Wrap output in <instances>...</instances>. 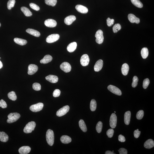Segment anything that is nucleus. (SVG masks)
Returning a JSON list of instances; mask_svg holds the SVG:
<instances>
[{
  "label": "nucleus",
  "instance_id": "1",
  "mask_svg": "<svg viewBox=\"0 0 154 154\" xmlns=\"http://www.w3.org/2000/svg\"><path fill=\"white\" fill-rule=\"evenodd\" d=\"M46 139L48 144L52 146L54 144V135L53 131L48 129L47 130L46 134Z\"/></svg>",
  "mask_w": 154,
  "mask_h": 154
},
{
  "label": "nucleus",
  "instance_id": "2",
  "mask_svg": "<svg viewBox=\"0 0 154 154\" xmlns=\"http://www.w3.org/2000/svg\"><path fill=\"white\" fill-rule=\"evenodd\" d=\"M8 119L7 122L8 123H12L15 122L20 117V115L18 113H10L8 116Z\"/></svg>",
  "mask_w": 154,
  "mask_h": 154
},
{
  "label": "nucleus",
  "instance_id": "3",
  "mask_svg": "<svg viewBox=\"0 0 154 154\" xmlns=\"http://www.w3.org/2000/svg\"><path fill=\"white\" fill-rule=\"evenodd\" d=\"M36 125V122L34 121L29 122L24 127V132L27 133H31L34 130Z\"/></svg>",
  "mask_w": 154,
  "mask_h": 154
},
{
  "label": "nucleus",
  "instance_id": "4",
  "mask_svg": "<svg viewBox=\"0 0 154 154\" xmlns=\"http://www.w3.org/2000/svg\"><path fill=\"white\" fill-rule=\"evenodd\" d=\"M95 37L96 38V41L98 44H101L103 42L104 37L103 32L101 30H98L96 32Z\"/></svg>",
  "mask_w": 154,
  "mask_h": 154
},
{
  "label": "nucleus",
  "instance_id": "5",
  "mask_svg": "<svg viewBox=\"0 0 154 154\" xmlns=\"http://www.w3.org/2000/svg\"><path fill=\"white\" fill-rule=\"evenodd\" d=\"M44 105L42 103L40 102L32 105L30 106V110L33 112H37L42 110L44 107Z\"/></svg>",
  "mask_w": 154,
  "mask_h": 154
},
{
  "label": "nucleus",
  "instance_id": "6",
  "mask_svg": "<svg viewBox=\"0 0 154 154\" xmlns=\"http://www.w3.org/2000/svg\"><path fill=\"white\" fill-rule=\"evenodd\" d=\"M70 107L69 106L66 105L63 107L59 110L56 113L57 116L59 117L62 116L66 114L69 111Z\"/></svg>",
  "mask_w": 154,
  "mask_h": 154
},
{
  "label": "nucleus",
  "instance_id": "7",
  "mask_svg": "<svg viewBox=\"0 0 154 154\" xmlns=\"http://www.w3.org/2000/svg\"><path fill=\"white\" fill-rule=\"evenodd\" d=\"M60 38V36L58 34H54L49 36L46 39L47 43H51L56 42Z\"/></svg>",
  "mask_w": 154,
  "mask_h": 154
},
{
  "label": "nucleus",
  "instance_id": "8",
  "mask_svg": "<svg viewBox=\"0 0 154 154\" xmlns=\"http://www.w3.org/2000/svg\"><path fill=\"white\" fill-rule=\"evenodd\" d=\"M107 88L108 90L113 93L119 96L122 95V92L121 90L116 86L110 85L108 86Z\"/></svg>",
  "mask_w": 154,
  "mask_h": 154
},
{
  "label": "nucleus",
  "instance_id": "9",
  "mask_svg": "<svg viewBox=\"0 0 154 154\" xmlns=\"http://www.w3.org/2000/svg\"><path fill=\"white\" fill-rule=\"evenodd\" d=\"M117 122V116L115 114L113 113L111 115L110 120V125L112 128H114L116 126Z\"/></svg>",
  "mask_w": 154,
  "mask_h": 154
},
{
  "label": "nucleus",
  "instance_id": "10",
  "mask_svg": "<svg viewBox=\"0 0 154 154\" xmlns=\"http://www.w3.org/2000/svg\"><path fill=\"white\" fill-rule=\"evenodd\" d=\"M60 69L65 72V73H68L71 70V67L69 63L67 62H64L60 65Z\"/></svg>",
  "mask_w": 154,
  "mask_h": 154
},
{
  "label": "nucleus",
  "instance_id": "11",
  "mask_svg": "<svg viewBox=\"0 0 154 154\" xmlns=\"http://www.w3.org/2000/svg\"><path fill=\"white\" fill-rule=\"evenodd\" d=\"M89 57L87 54H84L81 57L80 62L83 66H86L89 65Z\"/></svg>",
  "mask_w": 154,
  "mask_h": 154
},
{
  "label": "nucleus",
  "instance_id": "12",
  "mask_svg": "<svg viewBox=\"0 0 154 154\" xmlns=\"http://www.w3.org/2000/svg\"><path fill=\"white\" fill-rule=\"evenodd\" d=\"M38 70L37 66L34 64H30L28 67V74L30 75H33Z\"/></svg>",
  "mask_w": 154,
  "mask_h": 154
},
{
  "label": "nucleus",
  "instance_id": "13",
  "mask_svg": "<svg viewBox=\"0 0 154 154\" xmlns=\"http://www.w3.org/2000/svg\"><path fill=\"white\" fill-rule=\"evenodd\" d=\"M44 24L45 26L49 28H54L56 27L57 23L56 21L52 19H48L45 21Z\"/></svg>",
  "mask_w": 154,
  "mask_h": 154
},
{
  "label": "nucleus",
  "instance_id": "14",
  "mask_svg": "<svg viewBox=\"0 0 154 154\" xmlns=\"http://www.w3.org/2000/svg\"><path fill=\"white\" fill-rule=\"evenodd\" d=\"M75 16L73 15H70L67 16L65 18L64 22L65 24L70 25L73 23L76 20Z\"/></svg>",
  "mask_w": 154,
  "mask_h": 154
},
{
  "label": "nucleus",
  "instance_id": "15",
  "mask_svg": "<svg viewBox=\"0 0 154 154\" xmlns=\"http://www.w3.org/2000/svg\"><path fill=\"white\" fill-rule=\"evenodd\" d=\"M103 65V61L101 60H98L95 63L94 67V70L96 72H98L101 70Z\"/></svg>",
  "mask_w": 154,
  "mask_h": 154
},
{
  "label": "nucleus",
  "instance_id": "16",
  "mask_svg": "<svg viewBox=\"0 0 154 154\" xmlns=\"http://www.w3.org/2000/svg\"><path fill=\"white\" fill-rule=\"evenodd\" d=\"M128 18L129 21L132 23L138 24L140 22V20L132 14H129L128 16Z\"/></svg>",
  "mask_w": 154,
  "mask_h": 154
},
{
  "label": "nucleus",
  "instance_id": "17",
  "mask_svg": "<svg viewBox=\"0 0 154 154\" xmlns=\"http://www.w3.org/2000/svg\"><path fill=\"white\" fill-rule=\"evenodd\" d=\"M75 9L77 11L82 14L87 13L88 11V10L87 7L81 5L76 6Z\"/></svg>",
  "mask_w": 154,
  "mask_h": 154
},
{
  "label": "nucleus",
  "instance_id": "18",
  "mask_svg": "<svg viewBox=\"0 0 154 154\" xmlns=\"http://www.w3.org/2000/svg\"><path fill=\"white\" fill-rule=\"evenodd\" d=\"M47 80L52 83H56L58 80V77L56 76L49 75L46 77Z\"/></svg>",
  "mask_w": 154,
  "mask_h": 154
},
{
  "label": "nucleus",
  "instance_id": "19",
  "mask_svg": "<svg viewBox=\"0 0 154 154\" xmlns=\"http://www.w3.org/2000/svg\"><path fill=\"white\" fill-rule=\"evenodd\" d=\"M31 150L30 147L29 146H23L19 149V153L20 154H27L29 153Z\"/></svg>",
  "mask_w": 154,
  "mask_h": 154
},
{
  "label": "nucleus",
  "instance_id": "20",
  "mask_svg": "<svg viewBox=\"0 0 154 154\" xmlns=\"http://www.w3.org/2000/svg\"><path fill=\"white\" fill-rule=\"evenodd\" d=\"M144 146L146 148L149 149L154 146V141L152 139H149L145 141Z\"/></svg>",
  "mask_w": 154,
  "mask_h": 154
},
{
  "label": "nucleus",
  "instance_id": "21",
  "mask_svg": "<svg viewBox=\"0 0 154 154\" xmlns=\"http://www.w3.org/2000/svg\"><path fill=\"white\" fill-rule=\"evenodd\" d=\"M77 46V44L76 42L71 43L68 46L67 50L69 52H73L76 49Z\"/></svg>",
  "mask_w": 154,
  "mask_h": 154
},
{
  "label": "nucleus",
  "instance_id": "22",
  "mask_svg": "<svg viewBox=\"0 0 154 154\" xmlns=\"http://www.w3.org/2000/svg\"><path fill=\"white\" fill-rule=\"evenodd\" d=\"M131 116V112L130 111H127L125 113L124 115V122L125 124L128 125L130 124Z\"/></svg>",
  "mask_w": 154,
  "mask_h": 154
},
{
  "label": "nucleus",
  "instance_id": "23",
  "mask_svg": "<svg viewBox=\"0 0 154 154\" xmlns=\"http://www.w3.org/2000/svg\"><path fill=\"white\" fill-rule=\"evenodd\" d=\"M52 57L50 55H45L44 58L40 61V62L41 63L46 64L52 61Z\"/></svg>",
  "mask_w": 154,
  "mask_h": 154
},
{
  "label": "nucleus",
  "instance_id": "24",
  "mask_svg": "<svg viewBox=\"0 0 154 154\" xmlns=\"http://www.w3.org/2000/svg\"><path fill=\"white\" fill-rule=\"evenodd\" d=\"M26 32L28 33L37 37H38L40 36V34L39 32L32 29H28L26 30Z\"/></svg>",
  "mask_w": 154,
  "mask_h": 154
},
{
  "label": "nucleus",
  "instance_id": "25",
  "mask_svg": "<svg viewBox=\"0 0 154 154\" xmlns=\"http://www.w3.org/2000/svg\"><path fill=\"white\" fill-rule=\"evenodd\" d=\"M62 143L64 144H68L70 143L72 141L71 137L67 135L62 136L60 138Z\"/></svg>",
  "mask_w": 154,
  "mask_h": 154
},
{
  "label": "nucleus",
  "instance_id": "26",
  "mask_svg": "<svg viewBox=\"0 0 154 154\" xmlns=\"http://www.w3.org/2000/svg\"><path fill=\"white\" fill-rule=\"evenodd\" d=\"M9 136L5 132H0V141L6 142L9 140Z\"/></svg>",
  "mask_w": 154,
  "mask_h": 154
},
{
  "label": "nucleus",
  "instance_id": "27",
  "mask_svg": "<svg viewBox=\"0 0 154 154\" xmlns=\"http://www.w3.org/2000/svg\"><path fill=\"white\" fill-rule=\"evenodd\" d=\"M129 69V67L128 64L126 63L123 64L121 68V71L122 74L125 76L126 75L128 74Z\"/></svg>",
  "mask_w": 154,
  "mask_h": 154
},
{
  "label": "nucleus",
  "instance_id": "28",
  "mask_svg": "<svg viewBox=\"0 0 154 154\" xmlns=\"http://www.w3.org/2000/svg\"><path fill=\"white\" fill-rule=\"evenodd\" d=\"M14 41L16 44L21 45V46H24L27 43V41L26 40L18 38H14Z\"/></svg>",
  "mask_w": 154,
  "mask_h": 154
},
{
  "label": "nucleus",
  "instance_id": "29",
  "mask_svg": "<svg viewBox=\"0 0 154 154\" xmlns=\"http://www.w3.org/2000/svg\"><path fill=\"white\" fill-rule=\"evenodd\" d=\"M21 11L23 12L24 15L27 17H30L32 16V12L28 8L25 7H22L21 8Z\"/></svg>",
  "mask_w": 154,
  "mask_h": 154
},
{
  "label": "nucleus",
  "instance_id": "30",
  "mask_svg": "<svg viewBox=\"0 0 154 154\" xmlns=\"http://www.w3.org/2000/svg\"><path fill=\"white\" fill-rule=\"evenodd\" d=\"M79 125L80 128L83 132H86L87 131V128L86 125L84 121L83 120H80L79 122Z\"/></svg>",
  "mask_w": 154,
  "mask_h": 154
},
{
  "label": "nucleus",
  "instance_id": "31",
  "mask_svg": "<svg viewBox=\"0 0 154 154\" xmlns=\"http://www.w3.org/2000/svg\"><path fill=\"white\" fill-rule=\"evenodd\" d=\"M148 50L147 48H144L142 49L141 51V55L143 58H146L148 56Z\"/></svg>",
  "mask_w": 154,
  "mask_h": 154
},
{
  "label": "nucleus",
  "instance_id": "32",
  "mask_svg": "<svg viewBox=\"0 0 154 154\" xmlns=\"http://www.w3.org/2000/svg\"><path fill=\"white\" fill-rule=\"evenodd\" d=\"M97 106V103L94 99L91 100L90 104V108L92 111H94L96 110Z\"/></svg>",
  "mask_w": 154,
  "mask_h": 154
},
{
  "label": "nucleus",
  "instance_id": "33",
  "mask_svg": "<svg viewBox=\"0 0 154 154\" xmlns=\"http://www.w3.org/2000/svg\"><path fill=\"white\" fill-rule=\"evenodd\" d=\"M131 2L135 7L139 8H142L143 5L139 0H131Z\"/></svg>",
  "mask_w": 154,
  "mask_h": 154
},
{
  "label": "nucleus",
  "instance_id": "34",
  "mask_svg": "<svg viewBox=\"0 0 154 154\" xmlns=\"http://www.w3.org/2000/svg\"><path fill=\"white\" fill-rule=\"evenodd\" d=\"M8 97L10 99L13 101H15L17 99V96L15 92L13 91L10 92L8 93Z\"/></svg>",
  "mask_w": 154,
  "mask_h": 154
},
{
  "label": "nucleus",
  "instance_id": "35",
  "mask_svg": "<svg viewBox=\"0 0 154 154\" xmlns=\"http://www.w3.org/2000/svg\"><path fill=\"white\" fill-rule=\"evenodd\" d=\"M57 0H45V3L49 6L54 7L56 5Z\"/></svg>",
  "mask_w": 154,
  "mask_h": 154
},
{
  "label": "nucleus",
  "instance_id": "36",
  "mask_svg": "<svg viewBox=\"0 0 154 154\" xmlns=\"http://www.w3.org/2000/svg\"><path fill=\"white\" fill-rule=\"evenodd\" d=\"M102 128V123L101 121L98 122L96 126V130L98 133H101Z\"/></svg>",
  "mask_w": 154,
  "mask_h": 154
},
{
  "label": "nucleus",
  "instance_id": "37",
  "mask_svg": "<svg viewBox=\"0 0 154 154\" xmlns=\"http://www.w3.org/2000/svg\"><path fill=\"white\" fill-rule=\"evenodd\" d=\"M16 3L15 0H9L7 3V8L9 10L14 7Z\"/></svg>",
  "mask_w": 154,
  "mask_h": 154
},
{
  "label": "nucleus",
  "instance_id": "38",
  "mask_svg": "<svg viewBox=\"0 0 154 154\" xmlns=\"http://www.w3.org/2000/svg\"><path fill=\"white\" fill-rule=\"evenodd\" d=\"M121 29V26L119 24H116L114 25L113 27V32L114 33H116L118 31L120 30Z\"/></svg>",
  "mask_w": 154,
  "mask_h": 154
},
{
  "label": "nucleus",
  "instance_id": "39",
  "mask_svg": "<svg viewBox=\"0 0 154 154\" xmlns=\"http://www.w3.org/2000/svg\"><path fill=\"white\" fill-rule=\"evenodd\" d=\"M144 111L143 110H139L137 113L136 117L137 118L138 120H141L143 118L144 115Z\"/></svg>",
  "mask_w": 154,
  "mask_h": 154
},
{
  "label": "nucleus",
  "instance_id": "40",
  "mask_svg": "<svg viewBox=\"0 0 154 154\" xmlns=\"http://www.w3.org/2000/svg\"><path fill=\"white\" fill-rule=\"evenodd\" d=\"M33 88L36 91H39L41 89V85L40 84L38 83H35L33 84Z\"/></svg>",
  "mask_w": 154,
  "mask_h": 154
},
{
  "label": "nucleus",
  "instance_id": "41",
  "mask_svg": "<svg viewBox=\"0 0 154 154\" xmlns=\"http://www.w3.org/2000/svg\"><path fill=\"white\" fill-rule=\"evenodd\" d=\"M138 81V79L136 76H134L133 79V82L132 83V86L133 88L136 87L137 85Z\"/></svg>",
  "mask_w": 154,
  "mask_h": 154
},
{
  "label": "nucleus",
  "instance_id": "42",
  "mask_svg": "<svg viewBox=\"0 0 154 154\" xmlns=\"http://www.w3.org/2000/svg\"><path fill=\"white\" fill-rule=\"evenodd\" d=\"M149 80L147 78L144 80L143 82V87L144 89H147L149 83Z\"/></svg>",
  "mask_w": 154,
  "mask_h": 154
},
{
  "label": "nucleus",
  "instance_id": "43",
  "mask_svg": "<svg viewBox=\"0 0 154 154\" xmlns=\"http://www.w3.org/2000/svg\"><path fill=\"white\" fill-rule=\"evenodd\" d=\"M114 131L113 129H110L107 131L106 134L108 137L111 138L113 135Z\"/></svg>",
  "mask_w": 154,
  "mask_h": 154
},
{
  "label": "nucleus",
  "instance_id": "44",
  "mask_svg": "<svg viewBox=\"0 0 154 154\" xmlns=\"http://www.w3.org/2000/svg\"><path fill=\"white\" fill-rule=\"evenodd\" d=\"M30 7L32 9L38 11L40 10V7L38 6L33 3H31L30 4Z\"/></svg>",
  "mask_w": 154,
  "mask_h": 154
},
{
  "label": "nucleus",
  "instance_id": "45",
  "mask_svg": "<svg viewBox=\"0 0 154 154\" xmlns=\"http://www.w3.org/2000/svg\"><path fill=\"white\" fill-rule=\"evenodd\" d=\"M106 21L107 26L109 27H110L114 24V20L113 19H111L109 18H108L107 19Z\"/></svg>",
  "mask_w": 154,
  "mask_h": 154
},
{
  "label": "nucleus",
  "instance_id": "46",
  "mask_svg": "<svg viewBox=\"0 0 154 154\" xmlns=\"http://www.w3.org/2000/svg\"><path fill=\"white\" fill-rule=\"evenodd\" d=\"M61 91L58 89H56L54 90L53 92V96L54 97H59L60 95Z\"/></svg>",
  "mask_w": 154,
  "mask_h": 154
},
{
  "label": "nucleus",
  "instance_id": "47",
  "mask_svg": "<svg viewBox=\"0 0 154 154\" xmlns=\"http://www.w3.org/2000/svg\"><path fill=\"white\" fill-rule=\"evenodd\" d=\"M7 105L6 102L3 99L0 100V107L3 108H7Z\"/></svg>",
  "mask_w": 154,
  "mask_h": 154
},
{
  "label": "nucleus",
  "instance_id": "48",
  "mask_svg": "<svg viewBox=\"0 0 154 154\" xmlns=\"http://www.w3.org/2000/svg\"><path fill=\"white\" fill-rule=\"evenodd\" d=\"M141 132L139 131L138 129L135 130L134 132V136L135 138H138Z\"/></svg>",
  "mask_w": 154,
  "mask_h": 154
},
{
  "label": "nucleus",
  "instance_id": "49",
  "mask_svg": "<svg viewBox=\"0 0 154 154\" xmlns=\"http://www.w3.org/2000/svg\"><path fill=\"white\" fill-rule=\"evenodd\" d=\"M118 151L120 154H127L128 153L127 150L123 148H120Z\"/></svg>",
  "mask_w": 154,
  "mask_h": 154
},
{
  "label": "nucleus",
  "instance_id": "50",
  "mask_svg": "<svg viewBox=\"0 0 154 154\" xmlns=\"http://www.w3.org/2000/svg\"><path fill=\"white\" fill-rule=\"evenodd\" d=\"M118 139V140L121 142H124L126 141V139L124 136L121 134L119 135Z\"/></svg>",
  "mask_w": 154,
  "mask_h": 154
},
{
  "label": "nucleus",
  "instance_id": "51",
  "mask_svg": "<svg viewBox=\"0 0 154 154\" xmlns=\"http://www.w3.org/2000/svg\"><path fill=\"white\" fill-rule=\"evenodd\" d=\"M105 154H115V153H114L110 151H106L105 152Z\"/></svg>",
  "mask_w": 154,
  "mask_h": 154
},
{
  "label": "nucleus",
  "instance_id": "52",
  "mask_svg": "<svg viewBox=\"0 0 154 154\" xmlns=\"http://www.w3.org/2000/svg\"><path fill=\"white\" fill-rule=\"evenodd\" d=\"M3 64L2 62L0 61V69H1L3 67Z\"/></svg>",
  "mask_w": 154,
  "mask_h": 154
},
{
  "label": "nucleus",
  "instance_id": "53",
  "mask_svg": "<svg viewBox=\"0 0 154 154\" xmlns=\"http://www.w3.org/2000/svg\"><path fill=\"white\" fill-rule=\"evenodd\" d=\"M1 23H0V27H1Z\"/></svg>",
  "mask_w": 154,
  "mask_h": 154
},
{
  "label": "nucleus",
  "instance_id": "54",
  "mask_svg": "<svg viewBox=\"0 0 154 154\" xmlns=\"http://www.w3.org/2000/svg\"><path fill=\"white\" fill-rule=\"evenodd\" d=\"M115 112V113H116V112H115H115Z\"/></svg>",
  "mask_w": 154,
  "mask_h": 154
},
{
  "label": "nucleus",
  "instance_id": "55",
  "mask_svg": "<svg viewBox=\"0 0 154 154\" xmlns=\"http://www.w3.org/2000/svg\"><path fill=\"white\" fill-rule=\"evenodd\" d=\"M0 59H1V57H0Z\"/></svg>",
  "mask_w": 154,
  "mask_h": 154
}]
</instances>
